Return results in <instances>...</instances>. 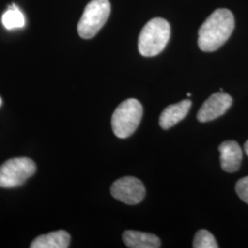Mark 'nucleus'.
<instances>
[{
    "label": "nucleus",
    "mask_w": 248,
    "mask_h": 248,
    "mask_svg": "<svg viewBox=\"0 0 248 248\" xmlns=\"http://www.w3.org/2000/svg\"><path fill=\"white\" fill-rule=\"evenodd\" d=\"M2 23L8 30L22 28L25 25V18L21 11L15 4L9 6L8 10L2 16Z\"/></svg>",
    "instance_id": "f8f14e48"
},
{
    "label": "nucleus",
    "mask_w": 248,
    "mask_h": 248,
    "mask_svg": "<svg viewBox=\"0 0 248 248\" xmlns=\"http://www.w3.org/2000/svg\"><path fill=\"white\" fill-rule=\"evenodd\" d=\"M170 32V25L168 20L162 18L151 19L142 28L139 36V53L145 57L159 54L169 43Z\"/></svg>",
    "instance_id": "f03ea898"
},
{
    "label": "nucleus",
    "mask_w": 248,
    "mask_h": 248,
    "mask_svg": "<svg viewBox=\"0 0 248 248\" xmlns=\"http://www.w3.org/2000/svg\"><path fill=\"white\" fill-rule=\"evenodd\" d=\"M110 14L108 0H91L78 24V32L83 39H91L105 25Z\"/></svg>",
    "instance_id": "20e7f679"
},
{
    "label": "nucleus",
    "mask_w": 248,
    "mask_h": 248,
    "mask_svg": "<svg viewBox=\"0 0 248 248\" xmlns=\"http://www.w3.org/2000/svg\"><path fill=\"white\" fill-rule=\"evenodd\" d=\"M1 104H2V100H1V98H0V106H1Z\"/></svg>",
    "instance_id": "dca6fc26"
},
{
    "label": "nucleus",
    "mask_w": 248,
    "mask_h": 248,
    "mask_svg": "<svg viewBox=\"0 0 248 248\" xmlns=\"http://www.w3.org/2000/svg\"><path fill=\"white\" fill-rule=\"evenodd\" d=\"M232 99L229 94L220 91L213 94L200 108L197 118L201 123L213 121L223 115L232 106Z\"/></svg>",
    "instance_id": "0eeeda50"
},
{
    "label": "nucleus",
    "mask_w": 248,
    "mask_h": 248,
    "mask_svg": "<svg viewBox=\"0 0 248 248\" xmlns=\"http://www.w3.org/2000/svg\"><path fill=\"white\" fill-rule=\"evenodd\" d=\"M191 104L192 103L189 99H185L177 104L167 107L160 115V126L163 129L168 130L177 123L181 122L187 115Z\"/></svg>",
    "instance_id": "1a4fd4ad"
},
{
    "label": "nucleus",
    "mask_w": 248,
    "mask_h": 248,
    "mask_svg": "<svg viewBox=\"0 0 248 248\" xmlns=\"http://www.w3.org/2000/svg\"><path fill=\"white\" fill-rule=\"evenodd\" d=\"M235 190L240 199L248 204V177H243L237 181Z\"/></svg>",
    "instance_id": "4468645a"
},
{
    "label": "nucleus",
    "mask_w": 248,
    "mask_h": 248,
    "mask_svg": "<svg viewBox=\"0 0 248 248\" xmlns=\"http://www.w3.org/2000/svg\"><path fill=\"white\" fill-rule=\"evenodd\" d=\"M245 152H246V154L248 155V140L246 142V143H245Z\"/></svg>",
    "instance_id": "2eb2a0df"
},
{
    "label": "nucleus",
    "mask_w": 248,
    "mask_h": 248,
    "mask_svg": "<svg viewBox=\"0 0 248 248\" xmlns=\"http://www.w3.org/2000/svg\"><path fill=\"white\" fill-rule=\"evenodd\" d=\"M234 29V17L229 9H218L199 30L198 45L203 52H214L224 45Z\"/></svg>",
    "instance_id": "f257e3e1"
},
{
    "label": "nucleus",
    "mask_w": 248,
    "mask_h": 248,
    "mask_svg": "<svg viewBox=\"0 0 248 248\" xmlns=\"http://www.w3.org/2000/svg\"><path fill=\"white\" fill-rule=\"evenodd\" d=\"M219 151L222 169L229 173L237 171L243 159V151L239 144L235 141H225L220 144Z\"/></svg>",
    "instance_id": "6e6552de"
},
{
    "label": "nucleus",
    "mask_w": 248,
    "mask_h": 248,
    "mask_svg": "<svg viewBox=\"0 0 248 248\" xmlns=\"http://www.w3.org/2000/svg\"><path fill=\"white\" fill-rule=\"evenodd\" d=\"M123 239L127 248H158L161 247L159 238L149 232L133 230L125 231Z\"/></svg>",
    "instance_id": "9d476101"
},
{
    "label": "nucleus",
    "mask_w": 248,
    "mask_h": 248,
    "mask_svg": "<svg viewBox=\"0 0 248 248\" xmlns=\"http://www.w3.org/2000/svg\"><path fill=\"white\" fill-rule=\"evenodd\" d=\"M35 172V163L28 157L8 160L0 167V186L9 188L20 186Z\"/></svg>",
    "instance_id": "39448f33"
},
{
    "label": "nucleus",
    "mask_w": 248,
    "mask_h": 248,
    "mask_svg": "<svg viewBox=\"0 0 248 248\" xmlns=\"http://www.w3.org/2000/svg\"><path fill=\"white\" fill-rule=\"evenodd\" d=\"M70 234L65 231H56L43 234L32 241L31 248H67L70 244Z\"/></svg>",
    "instance_id": "9b49d317"
},
{
    "label": "nucleus",
    "mask_w": 248,
    "mask_h": 248,
    "mask_svg": "<svg viewBox=\"0 0 248 248\" xmlns=\"http://www.w3.org/2000/svg\"><path fill=\"white\" fill-rule=\"evenodd\" d=\"M111 195L116 200L128 205L140 203L145 196V187L142 181L134 177L119 178L110 187Z\"/></svg>",
    "instance_id": "423d86ee"
},
{
    "label": "nucleus",
    "mask_w": 248,
    "mask_h": 248,
    "mask_svg": "<svg viewBox=\"0 0 248 248\" xmlns=\"http://www.w3.org/2000/svg\"><path fill=\"white\" fill-rule=\"evenodd\" d=\"M142 117V106L139 100L129 98L117 107L111 117V127L118 138L131 136L138 128Z\"/></svg>",
    "instance_id": "7ed1b4c3"
},
{
    "label": "nucleus",
    "mask_w": 248,
    "mask_h": 248,
    "mask_svg": "<svg viewBox=\"0 0 248 248\" xmlns=\"http://www.w3.org/2000/svg\"><path fill=\"white\" fill-rule=\"evenodd\" d=\"M193 248H217L218 245L213 234L207 230L198 231L193 241Z\"/></svg>",
    "instance_id": "ddd939ff"
}]
</instances>
